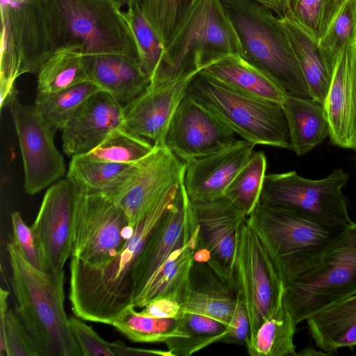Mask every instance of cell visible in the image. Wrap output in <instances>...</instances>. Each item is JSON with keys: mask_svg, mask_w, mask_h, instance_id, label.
<instances>
[{"mask_svg": "<svg viewBox=\"0 0 356 356\" xmlns=\"http://www.w3.org/2000/svg\"><path fill=\"white\" fill-rule=\"evenodd\" d=\"M181 181L136 225L131 236L111 261L93 266L72 257L69 299L76 316L111 325L134 306L135 266L152 231L174 203Z\"/></svg>", "mask_w": 356, "mask_h": 356, "instance_id": "1", "label": "cell"}, {"mask_svg": "<svg viewBox=\"0 0 356 356\" xmlns=\"http://www.w3.org/2000/svg\"><path fill=\"white\" fill-rule=\"evenodd\" d=\"M49 54L120 55L138 60L135 37L122 6L112 0H32Z\"/></svg>", "mask_w": 356, "mask_h": 356, "instance_id": "2", "label": "cell"}, {"mask_svg": "<svg viewBox=\"0 0 356 356\" xmlns=\"http://www.w3.org/2000/svg\"><path fill=\"white\" fill-rule=\"evenodd\" d=\"M7 250L17 314L38 356H83L64 307V271L36 268L12 241L7 244Z\"/></svg>", "mask_w": 356, "mask_h": 356, "instance_id": "3", "label": "cell"}, {"mask_svg": "<svg viewBox=\"0 0 356 356\" xmlns=\"http://www.w3.org/2000/svg\"><path fill=\"white\" fill-rule=\"evenodd\" d=\"M239 40L241 56L286 95L312 98L280 18L252 0H220Z\"/></svg>", "mask_w": 356, "mask_h": 356, "instance_id": "4", "label": "cell"}, {"mask_svg": "<svg viewBox=\"0 0 356 356\" xmlns=\"http://www.w3.org/2000/svg\"><path fill=\"white\" fill-rule=\"evenodd\" d=\"M241 54L238 36L220 0H200L164 49L149 84H168L197 74L224 57Z\"/></svg>", "mask_w": 356, "mask_h": 356, "instance_id": "5", "label": "cell"}, {"mask_svg": "<svg viewBox=\"0 0 356 356\" xmlns=\"http://www.w3.org/2000/svg\"><path fill=\"white\" fill-rule=\"evenodd\" d=\"M247 219L266 246L284 286L311 268L346 229L261 203Z\"/></svg>", "mask_w": 356, "mask_h": 356, "instance_id": "6", "label": "cell"}, {"mask_svg": "<svg viewBox=\"0 0 356 356\" xmlns=\"http://www.w3.org/2000/svg\"><path fill=\"white\" fill-rule=\"evenodd\" d=\"M186 94L243 140L255 145L291 150L290 131L282 104L238 92L202 71L193 78Z\"/></svg>", "mask_w": 356, "mask_h": 356, "instance_id": "7", "label": "cell"}, {"mask_svg": "<svg viewBox=\"0 0 356 356\" xmlns=\"http://www.w3.org/2000/svg\"><path fill=\"white\" fill-rule=\"evenodd\" d=\"M356 293V222L321 258L284 288L283 300L296 322Z\"/></svg>", "mask_w": 356, "mask_h": 356, "instance_id": "8", "label": "cell"}, {"mask_svg": "<svg viewBox=\"0 0 356 356\" xmlns=\"http://www.w3.org/2000/svg\"><path fill=\"white\" fill-rule=\"evenodd\" d=\"M348 179L341 168L319 179L305 178L296 171L266 174L259 203L343 229L353 222L342 191Z\"/></svg>", "mask_w": 356, "mask_h": 356, "instance_id": "9", "label": "cell"}, {"mask_svg": "<svg viewBox=\"0 0 356 356\" xmlns=\"http://www.w3.org/2000/svg\"><path fill=\"white\" fill-rule=\"evenodd\" d=\"M1 109L17 94V79L37 74L50 55L44 31L32 0H1Z\"/></svg>", "mask_w": 356, "mask_h": 356, "instance_id": "10", "label": "cell"}, {"mask_svg": "<svg viewBox=\"0 0 356 356\" xmlns=\"http://www.w3.org/2000/svg\"><path fill=\"white\" fill-rule=\"evenodd\" d=\"M74 190L72 257L103 265L121 251L134 227L122 208L104 193Z\"/></svg>", "mask_w": 356, "mask_h": 356, "instance_id": "11", "label": "cell"}, {"mask_svg": "<svg viewBox=\"0 0 356 356\" xmlns=\"http://www.w3.org/2000/svg\"><path fill=\"white\" fill-rule=\"evenodd\" d=\"M234 278L236 295L248 311L251 339L279 305L285 286L266 246L247 218L239 230Z\"/></svg>", "mask_w": 356, "mask_h": 356, "instance_id": "12", "label": "cell"}, {"mask_svg": "<svg viewBox=\"0 0 356 356\" xmlns=\"http://www.w3.org/2000/svg\"><path fill=\"white\" fill-rule=\"evenodd\" d=\"M186 162L166 145H155L146 156L131 164L102 192L117 202L132 227L183 179Z\"/></svg>", "mask_w": 356, "mask_h": 356, "instance_id": "13", "label": "cell"}, {"mask_svg": "<svg viewBox=\"0 0 356 356\" xmlns=\"http://www.w3.org/2000/svg\"><path fill=\"white\" fill-rule=\"evenodd\" d=\"M17 135L24 171V191L31 195L66 174L63 157L54 145V131L35 104H23L13 96L7 105Z\"/></svg>", "mask_w": 356, "mask_h": 356, "instance_id": "14", "label": "cell"}, {"mask_svg": "<svg viewBox=\"0 0 356 356\" xmlns=\"http://www.w3.org/2000/svg\"><path fill=\"white\" fill-rule=\"evenodd\" d=\"M189 205L198 225L197 247L211 254L207 264L236 293L234 261L240 228L247 217L225 197Z\"/></svg>", "mask_w": 356, "mask_h": 356, "instance_id": "15", "label": "cell"}, {"mask_svg": "<svg viewBox=\"0 0 356 356\" xmlns=\"http://www.w3.org/2000/svg\"><path fill=\"white\" fill-rule=\"evenodd\" d=\"M236 134L186 94L170 123L165 145L184 162L234 144Z\"/></svg>", "mask_w": 356, "mask_h": 356, "instance_id": "16", "label": "cell"}, {"mask_svg": "<svg viewBox=\"0 0 356 356\" xmlns=\"http://www.w3.org/2000/svg\"><path fill=\"white\" fill-rule=\"evenodd\" d=\"M74 190L61 179L47 190L31 225L40 243L47 272H63L72 252Z\"/></svg>", "mask_w": 356, "mask_h": 356, "instance_id": "17", "label": "cell"}, {"mask_svg": "<svg viewBox=\"0 0 356 356\" xmlns=\"http://www.w3.org/2000/svg\"><path fill=\"white\" fill-rule=\"evenodd\" d=\"M254 146L243 139L237 140L220 151L186 162L182 181L188 201L200 203L223 197L251 157Z\"/></svg>", "mask_w": 356, "mask_h": 356, "instance_id": "18", "label": "cell"}, {"mask_svg": "<svg viewBox=\"0 0 356 356\" xmlns=\"http://www.w3.org/2000/svg\"><path fill=\"white\" fill-rule=\"evenodd\" d=\"M196 74L165 85L149 84L142 93L124 106L123 127L155 145H165L174 113Z\"/></svg>", "mask_w": 356, "mask_h": 356, "instance_id": "19", "label": "cell"}, {"mask_svg": "<svg viewBox=\"0 0 356 356\" xmlns=\"http://www.w3.org/2000/svg\"><path fill=\"white\" fill-rule=\"evenodd\" d=\"M323 106L332 143L356 149V42L340 51Z\"/></svg>", "mask_w": 356, "mask_h": 356, "instance_id": "20", "label": "cell"}, {"mask_svg": "<svg viewBox=\"0 0 356 356\" xmlns=\"http://www.w3.org/2000/svg\"><path fill=\"white\" fill-rule=\"evenodd\" d=\"M123 122L124 106L105 91L95 93L61 130L64 152L72 156L90 152Z\"/></svg>", "mask_w": 356, "mask_h": 356, "instance_id": "21", "label": "cell"}, {"mask_svg": "<svg viewBox=\"0 0 356 356\" xmlns=\"http://www.w3.org/2000/svg\"><path fill=\"white\" fill-rule=\"evenodd\" d=\"M182 180L174 203L152 231L136 263L134 299L170 254L184 243L187 197Z\"/></svg>", "mask_w": 356, "mask_h": 356, "instance_id": "22", "label": "cell"}, {"mask_svg": "<svg viewBox=\"0 0 356 356\" xmlns=\"http://www.w3.org/2000/svg\"><path fill=\"white\" fill-rule=\"evenodd\" d=\"M183 245L172 252L134 300V307H143L152 300L168 298L180 304L186 294L197 243L196 227L184 225Z\"/></svg>", "mask_w": 356, "mask_h": 356, "instance_id": "23", "label": "cell"}, {"mask_svg": "<svg viewBox=\"0 0 356 356\" xmlns=\"http://www.w3.org/2000/svg\"><path fill=\"white\" fill-rule=\"evenodd\" d=\"M236 293L205 263L195 261L182 311L209 316L229 325L236 305Z\"/></svg>", "mask_w": 356, "mask_h": 356, "instance_id": "24", "label": "cell"}, {"mask_svg": "<svg viewBox=\"0 0 356 356\" xmlns=\"http://www.w3.org/2000/svg\"><path fill=\"white\" fill-rule=\"evenodd\" d=\"M92 82L114 97L122 106L142 93L149 77L136 58L120 55L86 56Z\"/></svg>", "mask_w": 356, "mask_h": 356, "instance_id": "25", "label": "cell"}, {"mask_svg": "<svg viewBox=\"0 0 356 356\" xmlns=\"http://www.w3.org/2000/svg\"><path fill=\"white\" fill-rule=\"evenodd\" d=\"M307 323L316 346L326 355L356 346V293L318 312Z\"/></svg>", "mask_w": 356, "mask_h": 356, "instance_id": "26", "label": "cell"}, {"mask_svg": "<svg viewBox=\"0 0 356 356\" xmlns=\"http://www.w3.org/2000/svg\"><path fill=\"white\" fill-rule=\"evenodd\" d=\"M202 72L226 87L252 97L282 104L286 95L276 83L240 54L224 57Z\"/></svg>", "mask_w": 356, "mask_h": 356, "instance_id": "27", "label": "cell"}, {"mask_svg": "<svg viewBox=\"0 0 356 356\" xmlns=\"http://www.w3.org/2000/svg\"><path fill=\"white\" fill-rule=\"evenodd\" d=\"M291 140V150L302 156L329 136L323 104L312 98L286 95L282 103Z\"/></svg>", "mask_w": 356, "mask_h": 356, "instance_id": "28", "label": "cell"}, {"mask_svg": "<svg viewBox=\"0 0 356 356\" xmlns=\"http://www.w3.org/2000/svg\"><path fill=\"white\" fill-rule=\"evenodd\" d=\"M280 23L312 99L323 104L329 89L332 72L323 58L318 42L286 17H281Z\"/></svg>", "mask_w": 356, "mask_h": 356, "instance_id": "29", "label": "cell"}, {"mask_svg": "<svg viewBox=\"0 0 356 356\" xmlns=\"http://www.w3.org/2000/svg\"><path fill=\"white\" fill-rule=\"evenodd\" d=\"M297 325L282 298L275 310L259 327L254 336L248 340L245 345L248 354L251 356L298 355L294 344Z\"/></svg>", "mask_w": 356, "mask_h": 356, "instance_id": "30", "label": "cell"}, {"mask_svg": "<svg viewBox=\"0 0 356 356\" xmlns=\"http://www.w3.org/2000/svg\"><path fill=\"white\" fill-rule=\"evenodd\" d=\"M228 328V325L209 316L183 312L176 336L164 343L172 356H190L220 342Z\"/></svg>", "mask_w": 356, "mask_h": 356, "instance_id": "31", "label": "cell"}, {"mask_svg": "<svg viewBox=\"0 0 356 356\" xmlns=\"http://www.w3.org/2000/svg\"><path fill=\"white\" fill-rule=\"evenodd\" d=\"M91 81L85 57L58 51L51 54L37 72V94H49Z\"/></svg>", "mask_w": 356, "mask_h": 356, "instance_id": "32", "label": "cell"}, {"mask_svg": "<svg viewBox=\"0 0 356 356\" xmlns=\"http://www.w3.org/2000/svg\"><path fill=\"white\" fill-rule=\"evenodd\" d=\"M102 90L92 81L49 94H37L35 105L56 132L62 130L77 109L92 95Z\"/></svg>", "mask_w": 356, "mask_h": 356, "instance_id": "33", "label": "cell"}, {"mask_svg": "<svg viewBox=\"0 0 356 356\" xmlns=\"http://www.w3.org/2000/svg\"><path fill=\"white\" fill-rule=\"evenodd\" d=\"M200 0H141L140 8L164 49L182 29Z\"/></svg>", "mask_w": 356, "mask_h": 356, "instance_id": "34", "label": "cell"}, {"mask_svg": "<svg viewBox=\"0 0 356 356\" xmlns=\"http://www.w3.org/2000/svg\"><path fill=\"white\" fill-rule=\"evenodd\" d=\"M267 161L263 152H253L224 193L248 218L259 202Z\"/></svg>", "mask_w": 356, "mask_h": 356, "instance_id": "35", "label": "cell"}, {"mask_svg": "<svg viewBox=\"0 0 356 356\" xmlns=\"http://www.w3.org/2000/svg\"><path fill=\"white\" fill-rule=\"evenodd\" d=\"M154 147L149 140L121 126L85 154L97 161L131 165L149 154Z\"/></svg>", "mask_w": 356, "mask_h": 356, "instance_id": "36", "label": "cell"}, {"mask_svg": "<svg viewBox=\"0 0 356 356\" xmlns=\"http://www.w3.org/2000/svg\"><path fill=\"white\" fill-rule=\"evenodd\" d=\"M129 165L95 160L85 154L74 155L67 179L78 191L102 193Z\"/></svg>", "mask_w": 356, "mask_h": 356, "instance_id": "37", "label": "cell"}, {"mask_svg": "<svg viewBox=\"0 0 356 356\" xmlns=\"http://www.w3.org/2000/svg\"><path fill=\"white\" fill-rule=\"evenodd\" d=\"M131 306L111 324L129 340L136 343L165 342L177 334L178 318H156L143 316Z\"/></svg>", "mask_w": 356, "mask_h": 356, "instance_id": "38", "label": "cell"}, {"mask_svg": "<svg viewBox=\"0 0 356 356\" xmlns=\"http://www.w3.org/2000/svg\"><path fill=\"white\" fill-rule=\"evenodd\" d=\"M354 42H356V0H343L318 42L321 53L331 72L341 49Z\"/></svg>", "mask_w": 356, "mask_h": 356, "instance_id": "39", "label": "cell"}, {"mask_svg": "<svg viewBox=\"0 0 356 356\" xmlns=\"http://www.w3.org/2000/svg\"><path fill=\"white\" fill-rule=\"evenodd\" d=\"M343 0H288L285 17L318 42Z\"/></svg>", "mask_w": 356, "mask_h": 356, "instance_id": "40", "label": "cell"}, {"mask_svg": "<svg viewBox=\"0 0 356 356\" xmlns=\"http://www.w3.org/2000/svg\"><path fill=\"white\" fill-rule=\"evenodd\" d=\"M125 14L136 42L138 63L150 79L163 54L164 47L144 16L140 6L128 7Z\"/></svg>", "mask_w": 356, "mask_h": 356, "instance_id": "41", "label": "cell"}, {"mask_svg": "<svg viewBox=\"0 0 356 356\" xmlns=\"http://www.w3.org/2000/svg\"><path fill=\"white\" fill-rule=\"evenodd\" d=\"M12 242L22 257L33 266L47 272L46 265L38 239L31 227L24 221L19 211L11 213Z\"/></svg>", "mask_w": 356, "mask_h": 356, "instance_id": "42", "label": "cell"}, {"mask_svg": "<svg viewBox=\"0 0 356 356\" xmlns=\"http://www.w3.org/2000/svg\"><path fill=\"white\" fill-rule=\"evenodd\" d=\"M6 339L7 356H38L22 321L11 309L6 316Z\"/></svg>", "mask_w": 356, "mask_h": 356, "instance_id": "43", "label": "cell"}, {"mask_svg": "<svg viewBox=\"0 0 356 356\" xmlns=\"http://www.w3.org/2000/svg\"><path fill=\"white\" fill-rule=\"evenodd\" d=\"M69 318L71 330L81 349L83 356H115L110 343L103 339L83 319L76 316Z\"/></svg>", "mask_w": 356, "mask_h": 356, "instance_id": "44", "label": "cell"}, {"mask_svg": "<svg viewBox=\"0 0 356 356\" xmlns=\"http://www.w3.org/2000/svg\"><path fill=\"white\" fill-rule=\"evenodd\" d=\"M236 305L229 323L227 333L221 343L229 344H246L249 337L250 325L248 311L241 298L236 295Z\"/></svg>", "mask_w": 356, "mask_h": 356, "instance_id": "45", "label": "cell"}, {"mask_svg": "<svg viewBox=\"0 0 356 356\" xmlns=\"http://www.w3.org/2000/svg\"><path fill=\"white\" fill-rule=\"evenodd\" d=\"M138 313L156 318H178L183 311L178 301L168 298H160L149 302Z\"/></svg>", "mask_w": 356, "mask_h": 356, "instance_id": "46", "label": "cell"}, {"mask_svg": "<svg viewBox=\"0 0 356 356\" xmlns=\"http://www.w3.org/2000/svg\"><path fill=\"white\" fill-rule=\"evenodd\" d=\"M110 344L115 356H172L168 350L132 348L126 346L122 341L119 340L110 343Z\"/></svg>", "mask_w": 356, "mask_h": 356, "instance_id": "47", "label": "cell"}, {"mask_svg": "<svg viewBox=\"0 0 356 356\" xmlns=\"http://www.w3.org/2000/svg\"><path fill=\"white\" fill-rule=\"evenodd\" d=\"M9 291L0 289V355L7 356V346L6 339V324L8 313L7 300Z\"/></svg>", "mask_w": 356, "mask_h": 356, "instance_id": "48", "label": "cell"}, {"mask_svg": "<svg viewBox=\"0 0 356 356\" xmlns=\"http://www.w3.org/2000/svg\"><path fill=\"white\" fill-rule=\"evenodd\" d=\"M274 12L279 17L286 16L288 8V0H252Z\"/></svg>", "mask_w": 356, "mask_h": 356, "instance_id": "49", "label": "cell"}, {"mask_svg": "<svg viewBox=\"0 0 356 356\" xmlns=\"http://www.w3.org/2000/svg\"><path fill=\"white\" fill-rule=\"evenodd\" d=\"M325 355L326 354L322 351L317 352L313 348H307L305 350H302L301 352L298 353V355Z\"/></svg>", "mask_w": 356, "mask_h": 356, "instance_id": "50", "label": "cell"}, {"mask_svg": "<svg viewBox=\"0 0 356 356\" xmlns=\"http://www.w3.org/2000/svg\"><path fill=\"white\" fill-rule=\"evenodd\" d=\"M141 0H127V6L132 7L139 6H140Z\"/></svg>", "mask_w": 356, "mask_h": 356, "instance_id": "51", "label": "cell"}, {"mask_svg": "<svg viewBox=\"0 0 356 356\" xmlns=\"http://www.w3.org/2000/svg\"><path fill=\"white\" fill-rule=\"evenodd\" d=\"M122 6H127V0H112Z\"/></svg>", "mask_w": 356, "mask_h": 356, "instance_id": "52", "label": "cell"}, {"mask_svg": "<svg viewBox=\"0 0 356 356\" xmlns=\"http://www.w3.org/2000/svg\"><path fill=\"white\" fill-rule=\"evenodd\" d=\"M10 1H21V0H10Z\"/></svg>", "mask_w": 356, "mask_h": 356, "instance_id": "53", "label": "cell"}]
</instances>
